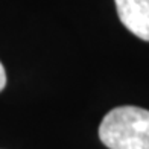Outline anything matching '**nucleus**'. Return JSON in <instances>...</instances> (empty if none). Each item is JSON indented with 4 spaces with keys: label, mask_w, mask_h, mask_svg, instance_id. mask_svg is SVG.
I'll return each mask as SVG.
<instances>
[{
    "label": "nucleus",
    "mask_w": 149,
    "mask_h": 149,
    "mask_svg": "<svg viewBox=\"0 0 149 149\" xmlns=\"http://www.w3.org/2000/svg\"><path fill=\"white\" fill-rule=\"evenodd\" d=\"M99 139L110 149H149V111L139 107H117L105 114Z\"/></svg>",
    "instance_id": "nucleus-1"
},
{
    "label": "nucleus",
    "mask_w": 149,
    "mask_h": 149,
    "mask_svg": "<svg viewBox=\"0 0 149 149\" xmlns=\"http://www.w3.org/2000/svg\"><path fill=\"white\" fill-rule=\"evenodd\" d=\"M5 85H6V72H5L3 64L0 63V91L5 88Z\"/></svg>",
    "instance_id": "nucleus-3"
},
{
    "label": "nucleus",
    "mask_w": 149,
    "mask_h": 149,
    "mask_svg": "<svg viewBox=\"0 0 149 149\" xmlns=\"http://www.w3.org/2000/svg\"><path fill=\"white\" fill-rule=\"evenodd\" d=\"M122 24L145 41H149V0H114Z\"/></svg>",
    "instance_id": "nucleus-2"
}]
</instances>
